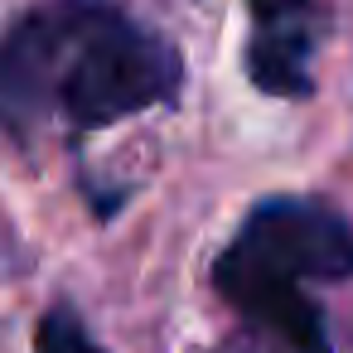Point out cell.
<instances>
[{
	"label": "cell",
	"mask_w": 353,
	"mask_h": 353,
	"mask_svg": "<svg viewBox=\"0 0 353 353\" xmlns=\"http://www.w3.org/2000/svg\"><path fill=\"white\" fill-rule=\"evenodd\" d=\"M228 256L281 281L353 276V223L319 199H266L247 213Z\"/></svg>",
	"instance_id": "2"
},
{
	"label": "cell",
	"mask_w": 353,
	"mask_h": 353,
	"mask_svg": "<svg viewBox=\"0 0 353 353\" xmlns=\"http://www.w3.org/2000/svg\"><path fill=\"white\" fill-rule=\"evenodd\" d=\"M179 92V54L112 0H49L0 39V121L49 112L78 131L112 126Z\"/></svg>",
	"instance_id": "1"
},
{
	"label": "cell",
	"mask_w": 353,
	"mask_h": 353,
	"mask_svg": "<svg viewBox=\"0 0 353 353\" xmlns=\"http://www.w3.org/2000/svg\"><path fill=\"white\" fill-rule=\"evenodd\" d=\"M252 10V39L242 54V68L256 92L266 97H310V59L324 39L329 10L319 0H247Z\"/></svg>",
	"instance_id": "3"
},
{
	"label": "cell",
	"mask_w": 353,
	"mask_h": 353,
	"mask_svg": "<svg viewBox=\"0 0 353 353\" xmlns=\"http://www.w3.org/2000/svg\"><path fill=\"white\" fill-rule=\"evenodd\" d=\"M34 353H102V348H97V339L83 329V319H78L68 305H54V310L39 319Z\"/></svg>",
	"instance_id": "5"
},
{
	"label": "cell",
	"mask_w": 353,
	"mask_h": 353,
	"mask_svg": "<svg viewBox=\"0 0 353 353\" xmlns=\"http://www.w3.org/2000/svg\"><path fill=\"white\" fill-rule=\"evenodd\" d=\"M213 285L276 353H334L329 334H324V314L314 310V300L295 281L266 276V271L223 252L213 266Z\"/></svg>",
	"instance_id": "4"
}]
</instances>
